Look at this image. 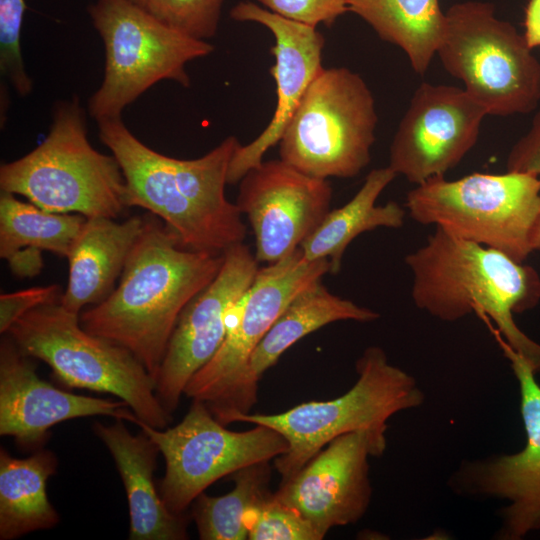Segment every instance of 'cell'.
<instances>
[{"label": "cell", "instance_id": "obj_19", "mask_svg": "<svg viewBox=\"0 0 540 540\" xmlns=\"http://www.w3.org/2000/svg\"><path fill=\"white\" fill-rule=\"evenodd\" d=\"M230 16L236 21L259 23L273 34L275 43L271 53L275 64L270 73L277 95L275 111L267 127L252 142L240 145L231 159L227 181L235 184L279 143L309 85L323 70L325 39L316 27L284 18L249 1L236 4Z\"/></svg>", "mask_w": 540, "mask_h": 540}, {"label": "cell", "instance_id": "obj_1", "mask_svg": "<svg viewBox=\"0 0 540 540\" xmlns=\"http://www.w3.org/2000/svg\"><path fill=\"white\" fill-rule=\"evenodd\" d=\"M97 124L101 142L121 167L128 208L140 207L158 217L185 249L223 253L243 243L242 213L225 195L229 165L241 145L236 137L185 160L145 145L121 117L100 119Z\"/></svg>", "mask_w": 540, "mask_h": 540}, {"label": "cell", "instance_id": "obj_26", "mask_svg": "<svg viewBox=\"0 0 540 540\" xmlns=\"http://www.w3.org/2000/svg\"><path fill=\"white\" fill-rule=\"evenodd\" d=\"M348 7L382 40L401 48L416 73L427 71L446 29L439 0H348Z\"/></svg>", "mask_w": 540, "mask_h": 540}, {"label": "cell", "instance_id": "obj_33", "mask_svg": "<svg viewBox=\"0 0 540 540\" xmlns=\"http://www.w3.org/2000/svg\"><path fill=\"white\" fill-rule=\"evenodd\" d=\"M506 169L540 177V109L533 117L528 132L510 149Z\"/></svg>", "mask_w": 540, "mask_h": 540}, {"label": "cell", "instance_id": "obj_9", "mask_svg": "<svg viewBox=\"0 0 540 540\" xmlns=\"http://www.w3.org/2000/svg\"><path fill=\"white\" fill-rule=\"evenodd\" d=\"M88 14L105 48L104 78L88 101L96 121L121 117L161 80L189 87L186 64L214 51L208 42L172 29L131 0H95Z\"/></svg>", "mask_w": 540, "mask_h": 540}, {"label": "cell", "instance_id": "obj_21", "mask_svg": "<svg viewBox=\"0 0 540 540\" xmlns=\"http://www.w3.org/2000/svg\"><path fill=\"white\" fill-rule=\"evenodd\" d=\"M93 431L111 453L121 476L129 507V539H187V517L167 508L153 479L160 453L157 445L142 430L131 434L121 419L111 425L95 421Z\"/></svg>", "mask_w": 540, "mask_h": 540}, {"label": "cell", "instance_id": "obj_24", "mask_svg": "<svg viewBox=\"0 0 540 540\" xmlns=\"http://www.w3.org/2000/svg\"><path fill=\"white\" fill-rule=\"evenodd\" d=\"M396 176L389 166L371 170L352 199L342 207L329 211L301 243L299 248L304 260L328 259L330 273L336 274L341 269L346 248L357 236L379 227H402L405 208L395 201L376 205L379 195Z\"/></svg>", "mask_w": 540, "mask_h": 540}, {"label": "cell", "instance_id": "obj_12", "mask_svg": "<svg viewBox=\"0 0 540 540\" xmlns=\"http://www.w3.org/2000/svg\"><path fill=\"white\" fill-rule=\"evenodd\" d=\"M330 272L328 259L304 260L300 248L259 268L254 281L232 307L219 350L188 382L184 395L214 407L227 393L250 354L288 304Z\"/></svg>", "mask_w": 540, "mask_h": 540}, {"label": "cell", "instance_id": "obj_17", "mask_svg": "<svg viewBox=\"0 0 540 540\" xmlns=\"http://www.w3.org/2000/svg\"><path fill=\"white\" fill-rule=\"evenodd\" d=\"M236 205L255 236V258L274 263L296 249L330 211L332 187L283 160L261 162L239 181Z\"/></svg>", "mask_w": 540, "mask_h": 540}, {"label": "cell", "instance_id": "obj_15", "mask_svg": "<svg viewBox=\"0 0 540 540\" xmlns=\"http://www.w3.org/2000/svg\"><path fill=\"white\" fill-rule=\"evenodd\" d=\"M258 269L247 245L228 248L217 276L181 312L155 380L156 395L169 415L191 378L221 347L230 310L247 292Z\"/></svg>", "mask_w": 540, "mask_h": 540}, {"label": "cell", "instance_id": "obj_36", "mask_svg": "<svg viewBox=\"0 0 540 540\" xmlns=\"http://www.w3.org/2000/svg\"><path fill=\"white\" fill-rule=\"evenodd\" d=\"M131 1L144 8L146 7V4L148 2V0H131Z\"/></svg>", "mask_w": 540, "mask_h": 540}, {"label": "cell", "instance_id": "obj_31", "mask_svg": "<svg viewBox=\"0 0 540 540\" xmlns=\"http://www.w3.org/2000/svg\"><path fill=\"white\" fill-rule=\"evenodd\" d=\"M269 11L312 27L331 26L349 11L348 0H258Z\"/></svg>", "mask_w": 540, "mask_h": 540}, {"label": "cell", "instance_id": "obj_27", "mask_svg": "<svg viewBox=\"0 0 540 540\" xmlns=\"http://www.w3.org/2000/svg\"><path fill=\"white\" fill-rule=\"evenodd\" d=\"M270 461L259 462L233 474L234 487L225 495L200 494L192 503V517L202 540L248 539L245 517L270 494Z\"/></svg>", "mask_w": 540, "mask_h": 540}, {"label": "cell", "instance_id": "obj_5", "mask_svg": "<svg viewBox=\"0 0 540 540\" xmlns=\"http://www.w3.org/2000/svg\"><path fill=\"white\" fill-rule=\"evenodd\" d=\"M6 334L23 354L45 362L65 386L112 394L156 429L171 421L143 364L126 348L86 331L80 314L59 301L29 311Z\"/></svg>", "mask_w": 540, "mask_h": 540}, {"label": "cell", "instance_id": "obj_6", "mask_svg": "<svg viewBox=\"0 0 540 540\" xmlns=\"http://www.w3.org/2000/svg\"><path fill=\"white\" fill-rule=\"evenodd\" d=\"M356 372L355 384L338 398L304 402L278 414L242 413L233 422L264 425L286 439L287 451L274 459L276 470L286 480L340 435L367 430L386 439L389 418L424 402L416 379L389 363L378 346L364 350L356 361Z\"/></svg>", "mask_w": 540, "mask_h": 540}, {"label": "cell", "instance_id": "obj_20", "mask_svg": "<svg viewBox=\"0 0 540 540\" xmlns=\"http://www.w3.org/2000/svg\"><path fill=\"white\" fill-rule=\"evenodd\" d=\"M379 314L332 294L318 280L301 291L284 309L250 354L224 397L210 410L223 425L249 413L257 401L258 383L292 345L323 326L342 320L371 322Z\"/></svg>", "mask_w": 540, "mask_h": 540}, {"label": "cell", "instance_id": "obj_23", "mask_svg": "<svg viewBox=\"0 0 540 540\" xmlns=\"http://www.w3.org/2000/svg\"><path fill=\"white\" fill-rule=\"evenodd\" d=\"M86 217L46 211L12 193L0 195V257L18 278H32L43 268L42 251L67 258Z\"/></svg>", "mask_w": 540, "mask_h": 540}, {"label": "cell", "instance_id": "obj_25", "mask_svg": "<svg viewBox=\"0 0 540 540\" xmlns=\"http://www.w3.org/2000/svg\"><path fill=\"white\" fill-rule=\"evenodd\" d=\"M53 452L43 448L27 458L0 449V539L12 540L55 527L60 517L50 503L47 481L57 469Z\"/></svg>", "mask_w": 540, "mask_h": 540}, {"label": "cell", "instance_id": "obj_11", "mask_svg": "<svg viewBox=\"0 0 540 540\" xmlns=\"http://www.w3.org/2000/svg\"><path fill=\"white\" fill-rule=\"evenodd\" d=\"M157 445L165 460L159 493L174 514H184L217 480L247 466L285 453L286 439L276 430L255 425L247 431L225 428L204 402L193 400L177 425L156 429L135 417L133 422Z\"/></svg>", "mask_w": 540, "mask_h": 540}, {"label": "cell", "instance_id": "obj_29", "mask_svg": "<svg viewBox=\"0 0 540 540\" xmlns=\"http://www.w3.org/2000/svg\"><path fill=\"white\" fill-rule=\"evenodd\" d=\"M224 0H148L146 10L172 29L197 40L215 36Z\"/></svg>", "mask_w": 540, "mask_h": 540}, {"label": "cell", "instance_id": "obj_30", "mask_svg": "<svg viewBox=\"0 0 540 540\" xmlns=\"http://www.w3.org/2000/svg\"><path fill=\"white\" fill-rule=\"evenodd\" d=\"M25 0H0V71L19 96L32 92L33 82L25 70L21 52V29Z\"/></svg>", "mask_w": 540, "mask_h": 540}, {"label": "cell", "instance_id": "obj_3", "mask_svg": "<svg viewBox=\"0 0 540 540\" xmlns=\"http://www.w3.org/2000/svg\"><path fill=\"white\" fill-rule=\"evenodd\" d=\"M405 263L412 274L411 297L417 308L447 322L471 313L491 319L500 342L540 373V344L514 321V314L540 302V276L533 267L439 228L406 255Z\"/></svg>", "mask_w": 540, "mask_h": 540}, {"label": "cell", "instance_id": "obj_35", "mask_svg": "<svg viewBox=\"0 0 540 540\" xmlns=\"http://www.w3.org/2000/svg\"><path fill=\"white\" fill-rule=\"evenodd\" d=\"M535 251H540V222H539L537 236H536Z\"/></svg>", "mask_w": 540, "mask_h": 540}, {"label": "cell", "instance_id": "obj_32", "mask_svg": "<svg viewBox=\"0 0 540 540\" xmlns=\"http://www.w3.org/2000/svg\"><path fill=\"white\" fill-rule=\"evenodd\" d=\"M63 292L56 284L36 286L0 296V333L6 334L23 315L44 304L59 301Z\"/></svg>", "mask_w": 540, "mask_h": 540}, {"label": "cell", "instance_id": "obj_22", "mask_svg": "<svg viewBox=\"0 0 540 540\" xmlns=\"http://www.w3.org/2000/svg\"><path fill=\"white\" fill-rule=\"evenodd\" d=\"M145 223L146 217L141 216L121 222L108 217L86 218L67 257L68 283L59 300L64 308L80 314L112 293Z\"/></svg>", "mask_w": 540, "mask_h": 540}, {"label": "cell", "instance_id": "obj_8", "mask_svg": "<svg viewBox=\"0 0 540 540\" xmlns=\"http://www.w3.org/2000/svg\"><path fill=\"white\" fill-rule=\"evenodd\" d=\"M446 19L436 54L487 115L534 111L540 102V61L523 34L498 19L487 2L456 3Z\"/></svg>", "mask_w": 540, "mask_h": 540}, {"label": "cell", "instance_id": "obj_10", "mask_svg": "<svg viewBox=\"0 0 540 540\" xmlns=\"http://www.w3.org/2000/svg\"><path fill=\"white\" fill-rule=\"evenodd\" d=\"M377 121L375 100L359 74L323 68L281 136L280 159L316 178L355 177L370 163Z\"/></svg>", "mask_w": 540, "mask_h": 540}, {"label": "cell", "instance_id": "obj_18", "mask_svg": "<svg viewBox=\"0 0 540 540\" xmlns=\"http://www.w3.org/2000/svg\"><path fill=\"white\" fill-rule=\"evenodd\" d=\"M98 415L130 422L137 417L121 399L65 392L41 379L31 358L4 334L0 343L1 436H11L20 448L36 451L56 424Z\"/></svg>", "mask_w": 540, "mask_h": 540}, {"label": "cell", "instance_id": "obj_7", "mask_svg": "<svg viewBox=\"0 0 540 540\" xmlns=\"http://www.w3.org/2000/svg\"><path fill=\"white\" fill-rule=\"evenodd\" d=\"M408 215L459 239L499 250L518 262L535 251L540 177L507 171L436 176L406 196Z\"/></svg>", "mask_w": 540, "mask_h": 540}, {"label": "cell", "instance_id": "obj_16", "mask_svg": "<svg viewBox=\"0 0 540 540\" xmlns=\"http://www.w3.org/2000/svg\"><path fill=\"white\" fill-rule=\"evenodd\" d=\"M386 439L367 430L330 441L273 495L299 512L322 538L337 526L359 521L372 495L369 457H380Z\"/></svg>", "mask_w": 540, "mask_h": 540}, {"label": "cell", "instance_id": "obj_4", "mask_svg": "<svg viewBox=\"0 0 540 540\" xmlns=\"http://www.w3.org/2000/svg\"><path fill=\"white\" fill-rule=\"evenodd\" d=\"M0 188L46 211L86 218L116 219L128 208L121 167L90 144L76 96L55 104L49 132L37 147L1 165Z\"/></svg>", "mask_w": 540, "mask_h": 540}, {"label": "cell", "instance_id": "obj_14", "mask_svg": "<svg viewBox=\"0 0 540 540\" xmlns=\"http://www.w3.org/2000/svg\"><path fill=\"white\" fill-rule=\"evenodd\" d=\"M486 115L464 89L422 83L393 137L388 166L415 185L445 176L474 147Z\"/></svg>", "mask_w": 540, "mask_h": 540}, {"label": "cell", "instance_id": "obj_2", "mask_svg": "<svg viewBox=\"0 0 540 540\" xmlns=\"http://www.w3.org/2000/svg\"><path fill=\"white\" fill-rule=\"evenodd\" d=\"M223 261L224 252L181 247L163 222L146 217L118 285L80 313L81 326L129 350L156 380L181 312L214 280Z\"/></svg>", "mask_w": 540, "mask_h": 540}, {"label": "cell", "instance_id": "obj_28", "mask_svg": "<svg viewBox=\"0 0 540 540\" xmlns=\"http://www.w3.org/2000/svg\"><path fill=\"white\" fill-rule=\"evenodd\" d=\"M245 525L250 540L323 539L310 522L273 493L250 509Z\"/></svg>", "mask_w": 540, "mask_h": 540}, {"label": "cell", "instance_id": "obj_34", "mask_svg": "<svg viewBox=\"0 0 540 540\" xmlns=\"http://www.w3.org/2000/svg\"><path fill=\"white\" fill-rule=\"evenodd\" d=\"M523 25V36L529 48L540 47V0H528Z\"/></svg>", "mask_w": 540, "mask_h": 540}, {"label": "cell", "instance_id": "obj_13", "mask_svg": "<svg viewBox=\"0 0 540 540\" xmlns=\"http://www.w3.org/2000/svg\"><path fill=\"white\" fill-rule=\"evenodd\" d=\"M500 343L518 381L526 444L517 453L466 462L451 481L460 493L508 501L497 538L520 540L540 530V385L530 363Z\"/></svg>", "mask_w": 540, "mask_h": 540}]
</instances>
